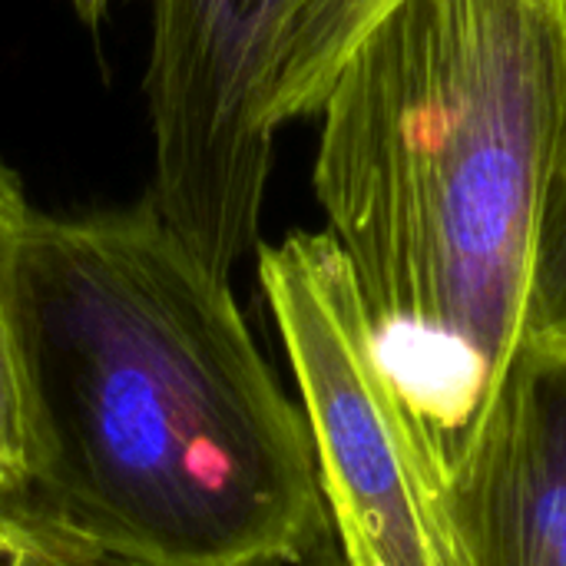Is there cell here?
<instances>
[{
  "label": "cell",
  "mask_w": 566,
  "mask_h": 566,
  "mask_svg": "<svg viewBox=\"0 0 566 566\" xmlns=\"http://www.w3.org/2000/svg\"><path fill=\"white\" fill-rule=\"evenodd\" d=\"M0 566H119L53 524L27 491L0 484Z\"/></svg>",
  "instance_id": "cell-8"
},
{
  "label": "cell",
  "mask_w": 566,
  "mask_h": 566,
  "mask_svg": "<svg viewBox=\"0 0 566 566\" xmlns=\"http://www.w3.org/2000/svg\"><path fill=\"white\" fill-rule=\"evenodd\" d=\"M391 3L395 0H308L275 99L279 126L322 113L338 63Z\"/></svg>",
  "instance_id": "cell-6"
},
{
  "label": "cell",
  "mask_w": 566,
  "mask_h": 566,
  "mask_svg": "<svg viewBox=\"0 0 566 566\" xmlns=\"http://www.w3.org/2000/svg\"><path fill=\"white\" fill-rule=\"evenodd\" d=\"M27 494L119 566H302L332 521L302 408L232 285L126 209L27 219L10 249Z\"/></svg>",
  "instance_id": "cell-1"
},
{
  "label": "cell",
  "mask_w": 566,
  "mask_h": 566,
  "mask_svg": "<svg viewBox=\"0 0 566 566\" xmlns=\"http://www.w3.org/2000/svg\"><path fill=\"white\" fill-rule=\"evenodd\" d=\"M318 116L315 199L451 474L527 332L566 159V0H395Z\"/></svg>",
  "instance_id": "cell-2"
},
{
  "label": "cell",
  "mask_w": 566,
  "mask_h": 566,
  "mask_svg": "<svg viewBox=\"0 0 566 566\" xmlns=\"http://www.w3.org/2000/svg\"><path fill=\"white\" fill-rule=\"evenodd\" d=\"M30 216H33V206L27 202L23 182L0 156V255L13 245V239L20 235Z\"/></svg>",
  "instance_id": "cell-10"
},
{
  "label": "cell",
  "mask_w": 566,
  "mask_h": 566,
  "mask_svg": "<svg viewBox=\"0 0 566 566\" xmlns=\"http://www.w3.org/2000/svg\"><path fill=\"white\" fill-rule=\"evenodd\" d=\"M10 249L0 255V484L10 491H27L33 471V428L23 352L10 298Z\"/></svg>",
  "instance_id": "cell-7"
},
{
  "label": "cell",
  "mask_w": 566,
  "mask_h": 566,
  "mask_svg": "<svg viewBox=\"0 0 566 566\" xmlns=\"http://www.w3.org/2000/svg\"><path fill=\"white\" fill-rule=\"evenodd\" d=\"M70 7H73V13L80 17V23H83V27L96 30V27L106 20V13H109L113 0H70Z\"/></svg>",
  "instance_id": "cell-11"
},
{
  "label": "cell",
  "mask_w": 566,
  "mask_h": 566,
  "mask_svg": "<svg viewBox=\"0 0 566 566\" xmlns=\"http://www.w3.org/2000/svg\"><path fill=\"white\" fill-rule=\"evenodd\" d=\"M259 285L302 395L345 566H461L448 474L335 235L289 232L259 245Z\"/></svg>",
  "instance_id": "cell-3"
},
{
  "label": "cell",
  "mask_w": 566,
  "mask_h": 566,
  "mask_svg": "<svg viewBox=\"0 0 566 566\" xmlns=\"http://www.w3.org/2000/svg\"><path fill=\"white\" fill-rule=\"evenodd\" d=\"M461 566H566V342L524 335L448 474Z\"/></svg>",
  "instance_id": "cell-5"
},
{
  "label": "cell",
  "mask_w": 566,
  "mask_h": 566,
  "mask_svg": "<svg viewBox=\"0 0 566 566\" xmlns=\"http://www.w3.org/2000/svg\"><path fill=\"white\" fill-rule=\"evenodd\" d=\"M524 335H547L566 342V159L551 182L541 212Z\"/></svg>",
  "instance_id": "cell-9"
},
{
  "label": "cell",
  "mask_w": 566,
  "mask_h": 566,
  "mask_svg": "<svg viewBox=\"0 0 566 566\" xmlns=\"http://www.w3.org/2000/svg\"><path fill=\"white\" fill-rule=\"evenodd\" d=\"M302 566H345V560H342V557H335L332 551H325V554H318V557L305 560Z\"/></svg>",
  "instance_id": "cell-12"
},
{
  "label": "cell",
  "mask_w": 566,
  "mask_h": 566,
  "mask_svg": "<svg viewBox=\"0 0 566 566\" xmlns=\"http://www.w3.org/2000/svg\"><path fill=\"white\" fill-rule=\"evenodd\" d=\"M149 202L219 279L259 245L275 99L308 0H149Z\"/></svg>",
  "instance_id": "cell-4"
}]
</instances>
